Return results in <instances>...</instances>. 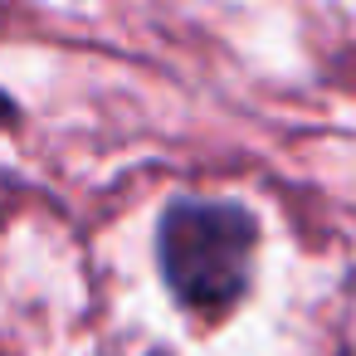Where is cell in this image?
Segmentation results:
<instances>
[{"mask_svg":"<svg viewBox=\"0 0 356 356\" xmlns=\"http://www.w3.org/2000/svg\"><path fill=\"white\" fill-rule=\"evenodd\" d=\"M10 118H15V103H10L6 93H0V122H10Z\"/></svg>","mask_w":356,"mask_h":356,"instance_id":"cell-2","label":"cell"},{"mask_svg":"<svg viewBox=\"0 0 356 356\" xmlns=\"http://www.w3.org/2000/svg\"><path fill=\"white\" fill-rule=\"evenodd\" d=\"M161 273L191 312H225L249 283L254 220L225 200H176L161 220Z\"/></svg>","mask_w":356,"mask_h":356,"instance_id":"cell-1","label":"cell"}]
</instances>
